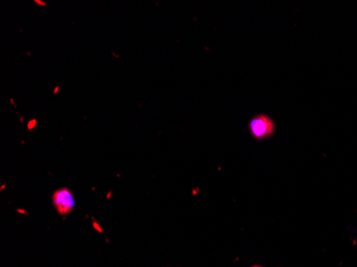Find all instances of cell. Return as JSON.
Segmentation results:
<instances>
[{
	"label": "cell",
	"instance_id": "3",
	"mask_svg": "<svg viewBox=\"0 0 357 267\" xmlns=\"http://www.w3.org/2000/svg\"><path fill=\"white\" fill-rule=\"evenodd\" d=\"M254 267H260V266H254Z\"/></svg>",
	"mask_w": 357,
	"mask_h": 267
},
{
	"label": "cell",
	"instance_id": "2",
	"mask_svg": "<svg viewBox=\"0 0 357 267\" xmlns=\"http://www.w3.org/2000/svg\"><path fill=\"white\" fill-rule=\"evenodd\" d=\"M53 204L57 212L61 215L69 214L75 206L73 194L67 188L55 192L53 194Z\"/></svg>",
	"mask_w": 357,
	"mask_h": 267
},
{
	"label": "cell",
	"instance_id": "1",
	"mask_svg": "<svg viewBox=\"0 0 357 267\" xmlns=\"http://www.w3.org/2000/svg\"><path fill=\"white\" fill-rule=\"evenodd\" d=\"M248 132L256 140H266L274 135L276 124L272 116L266 114H258L248 122Z\"/></svg>",
	"mask_w": 357,
	"mask_h": 267
}]
</instances>
